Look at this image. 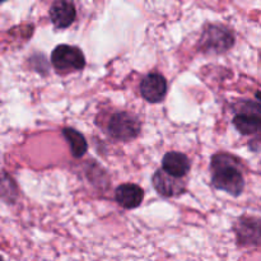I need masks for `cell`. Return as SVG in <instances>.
Masks as SVG:
<instances>
[{"label": "cell", "mask_w": 261, "mask_h": 261, "mask_svg": "<svg viewBox=\"0 0 261 261\" xmlns=\"http://www.w3.org/2000/svg\"><path fill=\"white\" fill-rule=\"evenodd\" d=\"M212 185L232 196L241 195L245 188L240 162L232 155L219 153L212 158Z\"/></svg>", "instance_id": "obj_1"}, {"label": "cell", "mask_w": 261, "mask_h": 261, "mask_svg": "<svg viewBox=\"0 0 261 261\" xmlns=\"http://www.w3.org/2000/svg\"><path fill=\"white\" fill-rule=\"evenodd\" d=\"M239 111L233 117V125L242 135L261 133V105L252 101L239 103Z\"/></svg>", "instance_id": "obj_2"}, {"label": "cell", "mask_w": 261, "mask_h": 261, "mask_svg": "<svg viewBox=\"0 0 261 261\" xmlns=\"http://www.w3.org/2000/svg\"><path fill=\"white\" fill-rule=\"evenodd\" d=\"M51 63L60 73L81 70L86 65V59L81 48L75 46L59 45L51 54Z\"/></svg>", "instance_id": "obj_3"}, {"label": "cell", "mask_w": 261, "mask_h": 261, "mask_svg": "<svg viewBox=\"0 0 261 261\" xmlns=\"http://www.w3.org/2000/svg\"><path fill=\"white\" fill-rule=\"evenodd\" d=\"M234 45V37L231 31L221 25H211L204 31L200 40V47L204 53L222 54Z\"/></svg>", "instance_id": "obj_4"}, {"label": "cell", "mask_w": 261, "mask_h": 261, "mask_svg": "<svg viewBox=\"0 0 261 261\" xmlns=\"http://www.w3.org/2000/svg\"><path fill=\"white\" fill-rule=\"evenodd\" d=\"M109 133L116 140H133L139 135L140 122L129 112H117L110 119Z\"/></svg>", "instance_id": "obj_5"}, {"label": "cell", "mask_w": 261, "mask_h": 261, "mask_svg": "<svg viewBox=\"0 0 261 261\" xmlns=\"http://www.w3.org/2000/svg\"><path fill=\"white\" fill-rule=\"evenodd\" d=\"M237 244L240 246H261V219L244 217L234 226Z\"/></svg>", "instance_id": "obj_6"}, {"label": "cell", "mask_w": 261, "mask_h": 261, "mask_svg": "<svg viewBox=\"0 0 261 261\" xmlns=\"http://www.w3.org/2000/svg\"><path fill=\"white\" fill-rule=\"evenodd\" d=\"M140 93L143 98L150 103L162 101L167 93V82L165 76L157 73L148 74L140 83Z\"/></svg>", "instance_id": "obj_7"}, {"label": "cell", "mask_w": 261, "mask_h": 261, "mask_svg": "<svg viewBox=\"0 0 261 261\" xmlns=\"http://www.w3.org/2000/svg\"><path fill=\"white\" fill-rule=\"evenodd\" d=\"M153 186L160 195L170 198L184 193L185 190V181L182 177H173L165 171H157L153 176Z\"/></svg>", "instance_id": "obj_8"}, {"label": "cell", "mask_w": 261, "mask_h": 261, "mask_svg": "<svg viewBox=\"0 0 261 261\" xmlns=\"http://www.w3.org/2000/svg\"><path fill=\"white\" fill-rule=\"evenodd\" d=\"M75 7L69 0H56L50 9V18L56 28H66L75 20Z\"/></svg>", "instance_id": "obj_9"}, {"label": "cell", "mask_w": 261, "mask_h": 261, "mask_svg": "<svg viewBox=\"0 0 261 261\" xmlns=\"http://www.w3.org/2000/svg\"><path fill=\"white\" fill-rule=\"evenodd\" d=\"M115 198L122 208L135 209L142 204L144 199V191L135 184H124L116 189Z\"/></svg>", "instance_id": "obj_10"}, {"label": "cell", "mask_w": 261, "mask_h": 261, "mask_svg": "<svg viewBox=\"0 0 261 261\" xmlns=\"http://www.w3.org/2000/svg\"><path fill=\"white\" fill-rule=\"evenodd\" d=\"M190 160L178 152H170L163 157L162 170L173 177H185L190 171Z\"/></svg>", "instance_id": "obj_11"}, {"label": "cell", "mask_w": 261, "mask_h": 261, "mask_svg": "<svg viewBox=\"0 0 261 261\" xmlns=\"http://www.w3.org/2000/svg\"><path fill=\"white\" fill-rule=\"evenodd\" d=\"M63 135L68 140L69 145H70L71 154L74 157L81 158L86 154L87 149H88V144H87L86 138L81 133L71 129V127H65V129H63Z\"/></svg>", "instance_id": "obj_12"}, {"label": "cell", "mask_w": 261, "mask_h": 261, "mask_svg": "<svg viewBox=\"0 0 261 261\" xmlns=\"http://www.w3.org/2000/svg\"><path fill=\"white\" fill-rule=\"evenodd\" d=\"M255 96H256V98L261 102V92H256V94H255Z\"/></svg>", "instance_id": "obj_13"}, {"label": "cell", "mask_w": 261, "mask_h": 261, "mask_svg": "<svg viewBox=\"0 0 261 261\" xmlns=\"http://www.w3.org/2000/svg\"><path fill=\"white\" fill-rule=\"evenodd\" d=\"M0 261H4V259H3V257H2V256H0Z\"/></svg>", "instance_id": "obj_14"}, {"label": "cell", "mask_w": 261, "mask_h": 261, "mask_svg": "<svg viewBox=\"0 0 261 261\" xmlns=\"http://www.w3.org/2000/svg\"><path fill=\"white\" fill-rule=\"evenodd\" d=\"M3 2H5V0H0V3H3Z\"/></svg>", "instance_id": "obj_15"}]
</instances>
